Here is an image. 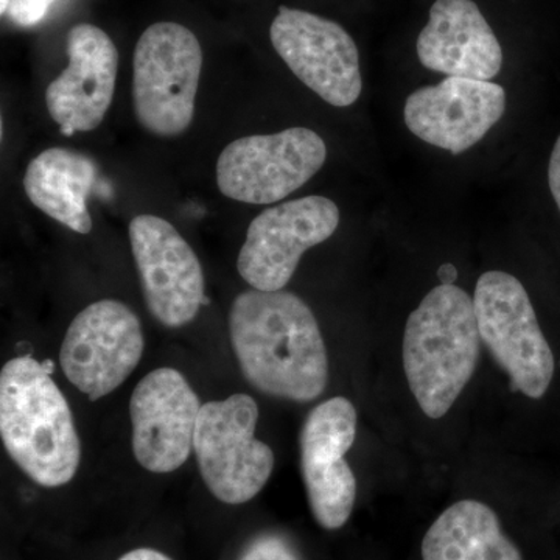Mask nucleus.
Returning a JSON list of instances; mask_svg holds the SVG:
<instances>
[{"mask_svg": "<svg viewBox=\"0 0 560 560\" xmlns=\"http://www.w3.org/2000/svg\"><path fill=\"white\" fill-rule=\"evenodd\" d=\"M232 348L243 377L260 393L293 401L323 396L329 357L318 320L290 291H243L230 312Z\"/></svg>", "mask_w": 560, "mask_h": 560, "instance_id": "f257e3e1", "label": "nucleus"}, {"mask_svg": "<svg viewBox=\"0 0 560 560\" xmlns=\"http://www.w3.org/2000/svg\"><path fill=\"white\" fill-rule=\"evenodd\" d=\"M54 361L32 355L7 361L0 372V438L18 467L43 488L75 477L81 445L72 411L51 378Z\"/></svg>", "mask_w": 560, "mask_h": 560, "instance_id": "f03ea898", "label": "nucleus"}, {"mask_svg": "<svg viewBox=\"0 0 560 560\" xmlns=\"http://www.w3.org/2000/svg\"><path fill=\"white\" fill-rule=\"evenodd\" d=\"M474 298L455 285L430 291L405 326L404 368L419 407L431 419L447 415L480 357Z\"/></svg>", "mask_w": 560, "mask_h": 560, "instance_id": "7ed1b4c3", "label": "nucleus"}, {"mask_svg": "<svg viewBox=\"0 0 560 560\" xmlns=\"http://www.w3.org/2000/svg\"><path fill=\"white\" fill-rule=\"evenodd\" d=\"M202 49L194 32L176 22L150 25L132 58V105L142 128L175 138L195 116Z\"/></svg>", "mask_w": 560, "mask_h": 560, "instance_id": "20e7f679", "label": "nucleus"}, {"mask_svg": "<svg viewBox=\"0 0 560 560\" xmlns=\"http://www.w3.org/2000/svg\"><path fill=\"white\" fill-rule=\"evenodd\" d=\"M259 407L248 394L202 405L194 451L206 488L226 504L253 500L270 480L275 453L256 440Z\"/></svg>", "mask_w": 560, "mask_h": 560, "instance_id": "39448f33", "label": "nucleus"}, {"mask_svg": "<svg viewBox=\"0 0 560 560\" xmlns=\"http://www.w3.org/2000/svg\"><path fill=\"white\" fill-rule=\"evenodd\" d=\"M481 341L510 374L512 388L540 399L550 388L556 361L521 280L488 271L474 294Z\"/></svg>", "mask_w": 560, "mask_h": 560, "instance_id": "423d86ee", "label": "nucleus"}, {"mask_svg": "<svg viewBox=\"0 0 560 560\" xmlns=\"http://www.w3.org/2000/svg\"><path fill=\"white\" fill-rule=\"evenodd\" d=\"M326 160V142L308 128L246 136L221 151L217 186L231 200L272 205L307 184Z\"/></svg>", "mask_w": 560, "mask_h": 560, "instance_id": "0eeeda50", "label": "nucleus"}, {"mask_svg": "<svg viewBox=\"0 0 560 560\" xmlns=\"http://www.w3.org/2000/svg\"><path fill=\"white\" fill-rule=\"evenodd\" d=\"M145 340L138 315L120 301L88 305L70 323L60 352L66 378L95 401L138 368Z\"/></svg>", "mask_w": 560, "mask_h": 560, "instance_id": "6e6552de", "label": "nucleus"}, {"mask_svg": "<svg viewBox=\"0 0 560 560\" xmlns=\"http://www.w3.org/2000/svg\"><path fill=\"white\" fill-rule=\"evenodd\" d=\"M270 38L291 72L324 102L348 108L359 101L363 90L359 49L340 24L282 5Z\"/></svg>", "mask_w": 560, "mask_h": 560, "instance_id": "1a4fd4ad", "label": "nucleus"}, {"mask_svg": "<svg viewBox=\"0 0 560 560\" xmlns=\"http://www.w3.org/2000/svg\"><path fill=\"white\" fill-rule=\"evenodd\" d=\"M338 224L340 209L326 197L300 198L264 210L246 232L238 272L254 290H283L302 254L329 241Z\"/></svg>", "mask_w": 560, "mask_h": 560, "instance_id": "9d476101", "label": "nucleus"}, {"mask_svg": "<svg viewBox=\"0 0 560 560\" xmlns=\"http://www.w3.org/2000/svg\"><path fill=\"white\" fill-rule=\"evenodd\" d=\"M130 243L147 307L168 329L197 318L205 300V272L197 254L167 220L139 215Z\"/></svg>", "mask_w": 560, "mask_h": 560, "instance_id": "9b49d317", "label": "nucleus"}, {"mask_svg": "<svg viewBox=\"0 0 560 560\" xmlns=\"http://www.w3.org/2000/svg\"><path fill=\"white\" fill-rule=\"evenodd\" d=\"M355 438L357 410L345 397L318 405L302 427V478L320 528H342L355 506V475L345 458Z\"/></svg>", "mask_w": 560, "mask_h": 560, "instance_id": "f8f14e48", "label": "nucleus"}, {"mask_svg": "<svg viewBox=\"0 0 560 560\" xmlns=\"http://www.w3.org/2000/svg\"><path fill=\"white\" fill-rule=\"evenodd\" d=\"M200 397L179 371L160 368L132 390V452L143 469L171 474L189 459Z\"/></svg>", "mask_w": 560, "mask_h": 560, "instance_id": "ddd939ff", "label": "nucleus"}, {"mask_svg": "<svg viewBox=\"0 0 560 560\" xmlns=\"http://www.w3.org/2000/svg\"><path fill=\"white\" fill-rule=\"evenodd\" d=\"M506 110V92L490 81L447 77L405 102V124L438 149L460 154L477 145Z\"/></svg>", "mask_w": 560, "mask_h": 560, "instance_id": "4468645a", "label": "nucleus"}, {"mask_svg": "<svg viewBox=\"0 0 560 560\" xmlns=\"http://www.w3.org/2000/svg\"><path fill=\"white\" fill-rule=\"evenodd\" d=\"M69 65L46 91V105L61 135L101 127L116 91L119 51L108 33L92 24L68 33Z\"/></svg>", "mask_w": 560, "mask_h": 560, "instance_id": "2eb2a0df", "label": "nucleus"}, {"mask_svg": "<svg viewBox=\"0 0 560 560\" xmlns=\"http://www.w3.org/2000/svg\"><path fill=\"white\" fill-rule=\"evenodd\" d=\"M423 68L448 77L492 80L503 66L495 33L474 0H436L429 24L419 33Z\"/></svg>", "mask_w": 560, "mask_h": 560, "instance_id": "dca6fc26", "label": "nucleus"}, {"mask_svg": "<svg viewBox=\"0 0 560 560\" xmlns=\"http://www.w3.org/2000/svg\"><path fill=\"white\" fill-rule=\"evenodd\" d=\"M95 178L97 167L90 158L72 150L49 149L28 164L24 189L40 212L84 235L92 231L86 200Z\"/></svg>", "mask_w": 560, "mask_h": 560, "instance_id": "f3484780", "label": "nucleus"}, {"mask_svg": "<svg viewBox=\"0 0 560 560\" xmlns=\"http://www.w3.org/2000/svg\"><path fill=\"white\" fill-rule=\"evenodd\" d=\"M423 560H523L488 504L463 500L442 512L422 541Z\"/></svg>", "mask_w": 560, "mask_h": 560, "instance_id": "a211bd4d", "label": "nucleus"}, {"mask_svg": "<svg viewBox=\"0 0 560 560\" xmlns=\"http://www.w3.org/2000/svg\"><path fill=\"white\" fill-rule=\"evenodd\" d=\"M241 560H300V558L285 540L276 536H264L250 541Z\"/></svg>", "mask_w": 560, "mask_h": 560, "instance_id": "6ab92c4d", "label": "nucleus"}, {"mask_svg": "<svg viewBox=\"0 0 560 560\" xmlns=\"http://www.w3.org/2000/svg\"><path fill=\"white\" fill-rule=\"evenodd\" d=\"M57 0H10L7 16L20 27H33L47 16Z\"/></svg>", "mask_w": 560, "mask_h": 560, "instance_id": "aec40b11", "label": "nucleus"}, {"mask_svg": "<svg viewBox=\"0 0 560 560\" xmlns=\"http://www.w3.org/2000/svg\"><path fill=\"white\" fill-rule=\"evenodd\" d=\"M548 184H550L552 198H555L560 212V136L558 140H556L555 149H552L550 158V165H548Z\"/></svg>", "mask_w": 560, "mask_h": 560, "instance_id": "412c9836", "label": "nucleus"}, {"mask_svg": "<svg viewBox=\"0 0 560 560\" xmlns=\"http://www.w3.org/2000/svg\"><path fill=\"white\" fill-rule=\"evenodd\" d=\"M119 560H172L164 552L151 550V548H138L121 556Z\"/></svg>", "mask_w": 560, "mask_h": 560, "instance_id": "4be33fe9", "label": "nucleus"}, {"mask_svg": "<svg viewBox=\"0 0 560 560\" xmlns=\"http://www.w3.org/2000/svg\"><path fill=\"white\" fill-rule=\"evenodd\" d=\"M438 278H440L441 285H455L456 279H458V270L453 264L441 265L440 270H438Z\"/></svg>", "mask_w": 560, "mask_h": 560, "instance_id": "5701e85b", "label": "nucleus"}, {"mask_svg": "<svg viewBox=\"0 0 560 560\" xmlns=\"http://www.w3.org/2000/svg\"><path fill=\"white\" fill-rule=\"evenodd\" d=\"M10 0H0V13L5 14L9 9Z\"/></svg>", "mask_w": 560, "mask_h": 560, "instance_id": "b1692460", "label": "nucleus"}]
</instances>
